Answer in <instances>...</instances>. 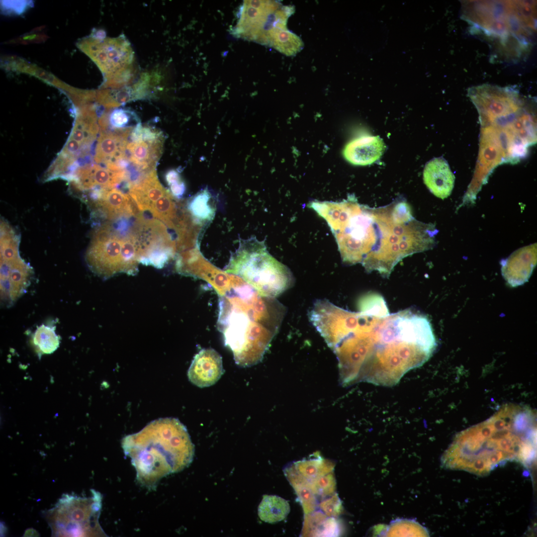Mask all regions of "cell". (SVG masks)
I'll list each match as a JSON object with an SVG mask.
<instances>
[{"label": "cell", "instance_id": "44dd1931", "mask_svg": "<svg viewBox=\"0 0 537 537\" xmlns=\"http://www.w3.org/2000/svg\"><path fill=\"white\" fill-rule=\"evenodd\" d=\"M163 139L154 141L131 142L128 140L125 155L130 162L145 172L155 170L162 153Z\"/></svg>", "mask_w": 537, "mask_h": 537}, {"label": "cell", "instance_id": "ffe728a7", "mask_svg": "<svg viewBox=\"0 0 537 537\" xmlns=\"http://www.w3.org/2000/svg\"><path fill=\"white\" fill-rule=\"evenodd\" d=\"M133 127L112 131H100L95 149L94 160L104 164L124 152Z\"/></svg>", "mask_w": 537, "mask_h": 537}, {"label": "cell", "instance_id": "9a60e30c", "mask_svg": "<svg viewBox=\"0 0 537 537\" xmlns=\"http://www.w3.org/2000/svg\"><path fill=\"white\" fill-rule=\"evenodd\" d=\"M63 178L71 182L75 188L81 191L95 188H116L128 180L127 171L114 172L97 164L78 166Z\"/></svg>", "mask_w": 537, "mask_h": 537}, {"label": "cell", "instance_id": "5b68a950", "mask_svg": "<svg viewBox=\"0 0 537 537\" xmlns=\"http://www.w3.org/2000/svg\"><path fill=\"white\" fill-rule=\"evenodd\" d=\"M376 240L365 269L389 276L404 258L426 249L425 226L414 219L406 223L396 221L391 204L375 208Z\"/></svg>", "mask_w": 537, "mask_h": 537}, {"label": "cell", "instance_id": "d6986e66", "mask_svg": "<svg viewBox=\"0 0 537 537\" xmlns=\"http://www.w3.org/2000/svg\"><path fill=\"white\" fill-rule=\"evenodd\" d=\"M128 191L140 211H150L153 204L168 192L159 182L155 170L131 184Z\"/></svg>", "mask_w": 537, "mask_h": 537}, {"label": "cell", "instance_id": "7402d4cb", "mask_svg": "<svg viewBox=\"0 0 537 537\" xmlns=\"http://www.w3.org/2000/svg\"><path fill=\"white\" fill-rule=\"evenodd\" d=\"M216 205L214 193L205 187L188 200L187 213L195 224H206L213 219L216 211Z\"/></svg>", "mask_w": 537, "mask_h": 537}, {"label": "cell", "instance_id": "7a4b0ae2", "mask_svg": "<svg viewBox=\"0 0 537 537\" xmlns=\"http://www.w3.org/2000/svg\"><path fill=\"white\" fill-rule=\"evenodd\" d=\"M537 414L531 408L508 404L485 421L459 433L444 456L448 467L486 475L500 464L535 458Z\"/></svg>", "mask_w": 537, "mask_h": 537}, {"label": "cell", "instance_id": "30bf717a", "mask_svg": "<svg viewBox=\"0 0 537 537\" xmlns=\"http://www.w3.org/2000/svg\"><path fill=\"white\" fill-rule=\"evenodd\" d=\"M114 227L106 221L94 229L85 254L90 269L103 278L124 272L122 257V246L124 231L120 225Z\"/></svg>", "mask_w": 537, "mask_h": 537}, {"label": "cell", "instance_id": "4fadbf2b", "mask_svg": "<svg viewBox=\"0 0 537 537\" xmlns=\"http://www.w3.org/2000/svg\"><path fill=\"white\" fill-rule=\"evenodd\" d=\"M468 95L483 121H490L492 123L523 109L518 92L511 88L483 85L471 88Z\"/></svg>", "mask_w": 537, "mask_h": 537}, {"label": "cell", "instance_id": "5bb4252c", "mask_svg": "<svg viewBox=\"0 0 537 537\" xmlns=\"http://www.w3.org/2000/svg\"><path fill=\"white\" fill-rule=\"evenodd\" d=\"M88 197L92 215L109 222L136 217L141 213L131 196L117 188H95Z\"/></svg>", "mask_w": 537, "mask_h": 537}, {"label": "cell", "instance_id": "83f0119b", "mask_svg": "<svg viewBox=\"0 0 537 537\" xmlns=\"http://www.w3.org/2000/svg\"><path fill=\"white\" fill-rule=\"evenodd\" d=\"M133 121L140 122L136 114L130 109L116 108L113 110L108 116L109 125L112 129H122L133 127L132 125Z\"/></svg>", "mask_w": 537, "mask_h": 537}, {"label": "cell", "instance_id": "1f68e13d", "mask_svg": "<svg viewBox=\"0 0 537 537\" xmlns=\"http://www.w3.org/2000/svg\"><path fill=\"white\" fill-rule=\"evenodd\" d=\"M168 184L170 186L171 193L176 198H181L185 192V184L180 175Z\"/></svg>", "mask_w": 537, "mask_h": 537}, {"label": "cell", "instance_id": "2e32d148", "mask_svg": "<svg viewBox=\"0 0 537 537\" xmlns=\"http://www.w3.org/2000/svg\"><path fill=\"white\" fill-rule=\"evenodd\" d=\"M224 372L222 358L212 348L203 349L195 355L187 371L189 380L200 388L215 384Z\"/></svg>", "mask_w": 537, "mask_h": 537}, {"label": "cell", "instance_id": "4316f807", "mask_svg": "<svg viewBox=\"0 0 537 537\" xmlns=\"http://www.w3.org/2000/svg\"><path fill=\"white\" fill-rule=\"evenodd\" d=\"M295 465L304 478L311 480L328 473L333 468L329 463L320 458L299 461Z\"/></svg>", "mask_w": 537, "mask_h": 537}, {"label": "cell", "instance_id": "f546056e", "mask_svg": "<svg viewBox=\"0 0 537 537\" xmlns=\"http://www.w3.org/2000/svg\"><path fill=\"white\" fill-rule=\"evenodd\" d=\"M304 483L293 484L304 511L306 514H308L314 510L316 506V501L310 486L309 487L308 484Z\"/></svg>", "mask_w": 537, "mask_h": 537}, {"label": "cell", "instance_id": "ba28073f", "mask_svg": "<svg viewBox=\"0 0 537 537\" xmlns=\"http://www.w3.org/2000/svg\"><path fill=\"white\" fill-rule=\"evenodd\" d=\"M535 5L523 1L475 2L464 17L488 35L527 34L535 25Z\"/></svg>", "mask_w": 537, "mask_h": 537}, {"label": "cell", "instance_id": "52a82bcc", "mask_svg": "<svg viewBox=\"0 0 537 537\" xmlns=\"http://www.w3.org/2000/svg\"><path fill=\"white\" fill-rule=\"evenodd\" d=\"M91 496L82 497L63 495L55 506L47 511L46 519L58 537L106 536L99 523L102 495L91 490Z\"/></svg>", "mask_w": 537, "mask_h": 537}, {"label": "cell", "instance_id": "603a6c76", "mask_svg": "<svg viewBox=\"0 0 537 537\" xmlns=\"http://www.w3.org/2000/svg\"><path fill=\"white\" fill-rule=\"evenodd\" d=\"M287 21L278 22L267 35V44L286 56H294L303 48L302 39L287 29Z\"/></svg>", "mask_w": 537, "mask_h": 537}, {"label": "cell", "instance_id": "d4e9b609", "mask_svg": "<svg viewBox=\"0 0 537 537\" xmlns=\"http://www.w3.org/2000/svg\"><path fill=\"white\" fill-rule=\"evenodd\" d=\"M55 326L42 324L37 327L31 342L39 354H51L59 347L60 338L55 332Z\"/></svg>", "mask_w": 537, "mask_h": 537}, {"label": "cell", "instance_id": "9c48e42d", "mask_svg": "<svg viewBox=\"0 0 537 537\" xmlns=\"http://www.w3.org/2000/svg\"><path fill=\"white\" fill-rule=\"evenodd\" d=\"M0 298L10 306L26 292L33 273L20 256V235L8 222L0 224Z\"/></svg>", "mask_w": 537, "mask_h": 537}, {"label": "cell", "instance_id": "8fae6325", "mask_svg": "<svg viewBox=\"0 0 537 537\" xmlns=\"http://www.w3.org/2000/svg\"><path fill=\"white\" fill-rule=\"evenodd\" d=\"M280 6L274 1L244 0L235 34L246 39L267 44L268 31L279 22L287 20L293 10L290 6Z\"/></svg>", "mask_w": 537, "mask_h": 537}, {"label": "cell", "instance_id": "277c9868", "mask_svg": "<svg viewBox=\"0 0 537 537\" xmlns=\"http://www.w3.org/2000/svg\"><path fill=\"white\" fill-rule=\"evenodd\" d=\"M230 304L233 307L221 303L218 322L225 345L233 352L237 364L252 366L262 359L285 308L275 298L262 296L251 286L246 295V311Z\"/></svg>", "mask_w": 537, "mask_h": 537}, {"label": "cell", "instance_id": "ac0fdd59", "mask_svg": "<svg viewBox=\"0 0 537 537\" xmlns=\"http://www.w3.org/2000/svg\"><path fill=\"white\" fill-rule=\"evenodd\" d=\"M386 146L379 136L361 137L349 142L343 150L344 158L354 165L366 166L377 161Z\"/></svg>", "mask_w": 537, "mask_h": 537}, {"label": "cell", "instance_id": "f1b7e54d", "mask_svg": "<svg viewBox=\"0 0 537 537\" xmlns=\"http://www.w3.org/2000/svg\"><path fill=\"white\" fill-rule=\"evenodd\" d=\"M310 488L314 494L326 496L333 493L335 481L331 473H327L312 480Z\"/></svg>", "mask_w": 537, "mask_h": 537}, {"label": "cell", "instance_id": "484cf974", "mask_svg": "<svg viewBox=\"0 0 537 537\" xmlns=\"http://www.w3.org/2000/svg\"><path fill=\"white\" fill-rule=\"evenodd\" d=\"M149 211L168 227L176 228L175 205L173 196L169 191L153 204Z\"/></svg>", "mask_w": 537, "mask_h": 537}, {"label": "cell", "instance_id": "6da1fadb", "mask_svg": "<svg viewBox=\"0 0 537 537\" xmlns=\"http://www.w3.org/2000/svg\"><path fill=\"white\" fill-rule=\"evenodd\" d=\"M358 308L338 343L339 366L350 383L391 386L431 357L437 343L425 316L411 309L390 314L380 295L366 297Z\"/></svg>", "mask_w": 537, "mask_h": 537}, {"label": "cell", "instance_id": "e0dca14e", "mask_svg": "<svg viewBox=\"0 0 537 537\" xmlns=\"http://www.w3.org/2000/svg\"><path fill=\"white\" fill-rule=\"evenodd\" d=\"M455 177L447 161L435 158L429 161L423 172V180L429 190L441 199L448 197L454 186Z\"/></svg>", "mask_w": 537, "mask_h": 537}, {"label": "cell", "instance_id": "3957f363", "mask_svg": "<svg viewBox=\"0 0 537 537\" xmlns=\"http://www.w3.org/2000/svg\"><path fill=\"white\" fill-rule=\"evenodd\" d=\"M121 446L139 483L153 490L163 477L187 467L194 454L186 428L175 418L151 421L140 431L125 436Z\"/></svg>", "mask_w": 537, "mask_h": 537}, {"label": "cell", "instance_id": "7c38bea8", "mask_svg": "<svg viewBox=\"0 0 537 537\" xmlns=\"http://www.w3.org/2000/svg\"><path fill=\"white\" fill-rule=\"evenodd\" d=\"M140 263L163 268L174 254V242L163 222L144 217L140 213L132 227Z\"/></svg>", "mask_w": 537, "mask_h": 537}, {"label": "cell", "instance_id": "4dcf8cb0", "mask_svg": "<svg viewBox=\"0 0 537 537\" xmlns=\"http://www.w3.org/2000/svg\"><path fill=\"white\" fill-rule=\"evenodd\" d=\"M340 505L337 496H334L322 502L320 506L327 515L335 516L339 514Z\"/></svg>", "mask_w": 537, "mask_h": 537}, {"label": "cell", "instance_id": "cb8c5ba5", "mask_svg": "<svg viewBox=\"0 0 537 537\" xmlns=\"http://www.w3.org/2000/svg\"><path fill=\"white\" fill-rule=\"evenodd\" d=\"M289 512L288 502L276 495H264L258 507L259 518L268 523H275L284 520Z\"/></svg>", "mask_w": 537, "mask_h": 537}, {"label": "cell", "instance_id": "8992f818", "mask_svg": "<svg viewBox=\"0 0 537 537\" xmlns=\"http://www.w3.org/2000/svg\"><path fill=\"white\" fill-rule=\"evenodd\" d=\"M224 270L242 278L266 297L275 298L294 282L290 269L269 253L264 241L254 237L240 239Z\"/></svg>", "mask_w": 537, "mask_h": 537}]
</instances>
